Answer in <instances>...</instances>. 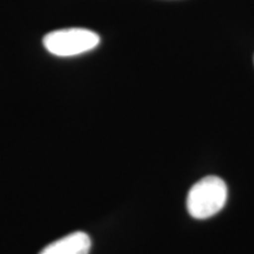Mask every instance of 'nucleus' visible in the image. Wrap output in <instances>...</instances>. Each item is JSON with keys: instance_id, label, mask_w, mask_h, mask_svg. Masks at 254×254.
Masks as SVG:
<instances>
[{"instance_id": "obj_1", "label": "nucleus", "mask_w": 254, "mask_h": 254, "mask_svg": "<svg viewBox=\"0 0 254 254\" xmlns=\"http://www.w3.org/2000/svg\"><path fill=\"white\" fill-rule=\"evenodd\" d=\"M227 200V186L219 177L202 178L187 195V209L195 219H207L220 212Z\"/></svg>"}, {"instance_id": "obj_2", "label": "nucleus", "mask_w": 254, "mask_h": 254, "mask_svg": "<svg viewBox=\"0 0 254 254\" xmlns=\"http://www.w3.org/2000/svg\"><path fill=\"white\" fill-rule=\"evenodd\" d=\"M43 43L51 55L73 57L95 49L99 45L100 37L86 28H66L46 34Z\"/></svg>"}, {"instance_id": "obj_3", "label": "nucleus", "mask_w": 254, "mask_h": 254, "mask_svg": "<svg viewBox=\"0 0 254 254\" xmlns=\"http://www.w3.org/2000/svg\"><path fill=\"white\" fill-rule=\"evenodd\" d=\"M91 239L85 232H74L47 245L39 254H88Z\"/></svg>"}]
</instances>
